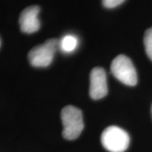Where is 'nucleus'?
<instances>
[{"label":"nucleus","mask_w":152,"mask_h":152,"mask_svg":"<svg viewBox=\"0 0 152 152\" xmlns=\"http://www.w3.org/2000/svg\"><path fill=\"white\" fill-rule=\"evenodd\" d=\"M151 113H152V107H151Z\"/></svg>","instance_id":"obj_11"},{"label":"nucleus","mask_w":152,"mask_h":152,"mask_svg":"<svg viewBox=\"0 0 152 152\" xmlns=\"http://www.w3.org/2000/svg\"><path fill=\"white\" fill-rule=\"evenodd\" d=\"M90 96L93 100L105 97L107 94V74L102 68H94L90 76Z\"/></svg>","instance_id":"obj_5"},{"label":"nucleus","mask_w":152,"mask_h":152,"mask_svg":"<svg viewBox=\"0 0 152 152\" xmlns=\"http://www.w3.org/2000/svg\"><path fill=\"white\" fill-rule=\"evenodd\" d=\"M101 141L109 152H124L129 146L130 138L124 129L118 126H110L102 132Z\"/></svg>","instance_id":"obj_2"},{"label":"nucleus","mask_w":152,"mask_h":152,"mask_svg":"<svg viewBox=\"0 0 152 152\" xmlns=\"http://www.w3.org/2000/svg\"><path fill=\"white\" fill-rule=\"evenodd\" d=\"M125 0H102V4L107 9H113L122 4Z\"/></svg>","instance_id":"obj_9"},{"label":"nucleus","mask_w":152,"mask_h":152,"mask_svg":"<svg viewBox=\"0 0 152 152\" xmlns=\"http://www.w3.org/2000/svg\"><path fill=\"white\" fill-rule=\"evenodd\" d=\"M79 45V39L78 37L72 35L68 34L64 36L58 41V48L64 53H71L75 52Z\"/></svg>","instance_id":"obj_7"},{"label":"nucleus","mask_w":152,"mask_h":152,"mask_svg":"<svg viewBox=\"0 0 152 152\" xmlns=\"http://www.w3.org/2000/svg\"><path fill=\"white\" fill-rule=\"evenodd\" d=\"M0 47H1V38H0Z\"/></svg>","instance_id":"obj_10"},{"label":"nucleus","mask_w":152,"mask_h":152,"mask_svg":"<svg viewBox=\"0 0 152 152\" xmlns=\"http://www.w3.org/2000/svg\"><path fill=\"white\" fill-rule=\"evenodd\" d=\"M63 123V136L66 140H76L83 131L84 123L82 112L74 106H67L61 112Z\"/></svg>","instance_id":"obj_1"},{"label":"nucleus","mask_w":152,"mask_h":152,"mask_svg":"<svg viewBox=\"0 0 152 152\" xmlns=\"http://www.w3.org/2000/svg\"><path fill=\"white\" fill-rule=\"evenodd\" d=\"M144 44L147 56L152 61V27L149 28L145 33Z\"/></svg>","instance_id":"obj_8"},{"label":"nucleus","mask_w":152,"mask_h":152,"mask_svg":"<svg viewBox=\"0 0 152 152\" xmlns=\"http://www.w3.org/2000/svg\"><path fill=\"white\" fill-rule=\"evenodd\" d=\"M40 7L37 5L29 6L22 11L19 23L22 32L32 34L37 31L41 27V22L38 15L40 13Z\"/></svg>","instance_id":"obj_6"},{"label":"nucleus","mask_w":152,"mask_h":152,"mask_svg":"<svg viewBox=\"0 0 152 152\" xmlns=\"http://www.w3.org/2000/svg\"><path fill=\"white\" fill-rule=\"evenodd\" d=\"M111 71L116 79L126 86H134L138 82L135 68L129 58L125 55H118L113 60Z\"/></svg>","instance_id":"obj_4"},{"label":"nucleus","mask_w":152,"mask_h":152,"mask_svg":"<svg viewBox=\"0 0 152 152\" xmlns=\"http://www.w3.org/2000/svg\"><path fill=\"white\" fill-rule=\"evenodd\" d=\"M58 48V40L49 39L43 44L33 48L28 53L30 64L36 68L48 67L53 61L57 49Z\"/></svg>","instance_id":"obj_3"}]
</instances>
